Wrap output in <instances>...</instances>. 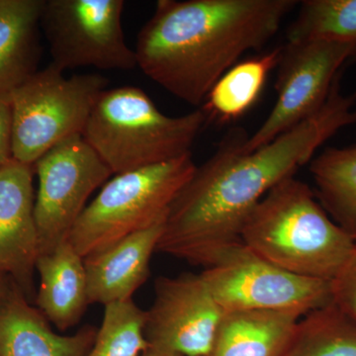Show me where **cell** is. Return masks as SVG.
<instances>
[{"label":"cell","mask_w":356,"mask_h":356,"mask_svg":"<svg viewBox=\"0 0 356 356\" xmlns=\"http://www.w3.org/2000/svg\"><path fill=\"white\" fill-rule=\"evenodd\" d=\"M339 81L322 108L266 146L245 151L250 136L232 129L172 203L156 252L202 266L217 250L241 241L243 225L269 191L356 124V92L344 95Z\"/></svg>","instance_id":"obj_1"},{"label":"cell","mask_w":356,"mask_h":356,"mask_svg":"<svg viewBox=\"0 0 356 356\" xmlns=\"http://www.w3.org/2000/svg\"><path fill=\"white\" fill-rule=\"evenodd\" d=\"M297 0H159L138 34L137 65L182 102L202 105L220 77L273 39Z\"/></svg>","instance_id":"obj_2"},{"label":"cell","mask_w":356,"mask_h":356,"mask_svg":"<svg viewBox=\"0 0 356 356\" xmlns=\"http://www.w3.org/2000/svg\"><path fill=\"white\" fill-rule=\"evenodd\" d=\"M241 241L274 266L302 277L332 282L350 259L355 236L339 227L310 187L290 177L259 201Z\"/></svg>","instance_id":"obj_3"},{"label":"cell","mask_w":356,"mask_h":356,"mask_svg":"<svg viewBox=\"0 0 356 356\" xmlns=\"http://www.w3.org/2000/svg\"><path fill=\"white\" fill-rule=\"evenodd\" d=\"M207 121L201 108L168 116L143 89L121 86L102 91L83 138L112 175H119L191 154Z\"/></svg>","instance_id":"obj_4"},{"label":"cell","mask_w":356,"mask_h":356,"mask_svg":"<svg viewBox=\"0 0 356 356\" xmlns=\"http://www.w3.org/2000/svg\"><path fill=\"white\" fill-rule=\"evenodd\" d=\"M191 154L115 175L86 206L69 241L86 259L127 236L165 222L172 203L196 170Z\"/></svg>","instance_id":"obj_5"},{"label":"cell","mask_w":356,"mask_h":356,"mask_svg":"<svg viewBox=\"0 0 356 356\" xmlns=\"http://www.w3.org/2000/svg\"><path fill=\"white\" fill-rule=\"evenodd\" d=\"M108 79L99 74L65 77L54 65L14 89L13 156L33 165L54 147L83 136L91 111Z\"/></svg>","instance_id":"obj_6"},{"label":"cell","mask_w":356,"mask_h":356,"mask_svg":"<svg viewBox=\"0 0 356 356\" xmlns=\"http://www.w3.org/2000/svg\"><path fill=\"white\" fill-rule=\"evenodd\" d=\"M200 273L224 313L283 311L305 316L332 303L331 282L288 273L242 241L208 257Z\"/></svg>","instance_id":"obj_7"},{"label":"cell","mask_w":356,"mask_h":356,"mask_svg":"<svg viewBox=\"0 0 356 356\" xmlns=\"http://www.w3.org/2000/svg\"><path fill=\"white\" fill-rule=\"evenodd\" d=\"M123 0H44L40 27L58 70H132L135 50L122 27Z\"/></svg>","instance_id":"obj_8"},{"label":"cell","mask_w":356,"mask_h":356,"mask_svg":"<svg viewBox=\"0 0 356 356\" xmlns=\"http://www.w3.org/2000/svg\"><path fill=\"white\" fill-rule=\"evenodd\" d=\"M356 57V44L287 42L282 47L275 81V104L245 144L248 152L266 146L322 108L343 67Z\"/></svg>","instance_id":"obj_9"},{"label":"cell","mask_w":356,"mask_h":356,"mask_svg":"<svg viewBox=\"0 0 356 356\" xmlns=\"http://www.w3.org/2000/svg\"><path fill=\"white\" fill-rule=\"evenodd\" d=\"M33 168L39 179L35 220L40 254H47L69 241L88 198L112 172L83 136L54 147Z\"/></svg>","instance_id":"obj_10"},{"label":"cell","mask_w":356,"mask_h":356,"mask_svg":"<svg viewBox=\"0 0 356 356\" xmlns=\"http://www.w3.org/2000/svg\"><path fill=\"white\" fill-rule=\"evenodd\" d=\"M222 316L200 274L161 276L146 311L145 336L149 346L184 356H209Z\"/></svg>","instance_id":"obj_11"},{"label":"cell","mask_w":356,"mask_h":356,"mask_svg":"<svg viewBox=\"0 0 356 356\" xmlns=\"http://www.w3.org/2000/svg\"><path fill=\"white\" fill-rule=\"evenodd\" d=\"M33 170L14 159L0 166V271L27 288L40 254Z\"/></svg>","instance_id":"obj_12"},{"label":"cell","mask_w":356,"mask_h":356,"mask_svg":"<svg viewBox=\"0 0 356 356\" xmlns=\"http://www.w3.org/2000/svg\"><path fill=\"white\" fill-rule=\"evenodd\" d=\"M165 222L84 259L89 305L106 306L132 299L149 278L152 255L156 252Z\"/></svg>","instance_id":"obj_13"},{"label":"cell","mask_w":356,"mask_h":356,"mask_svg":"<svg viewBox=\"0 0 356 356\" xmlns=\"http://www.w3.org/2000/svg\"><path fill=\"white\" fill-rule=\"evenodd\" d=\"M96 332L86 325L72 336H60L17 290L7 287L0 297V356H86Z\"/></svg>","instance_id":"obj_14"},{"label":"cell","mask_w":356,"mask_h":356,"mask_svg":"<svg viewBox=\"0 0 356 356\" xmlns=\"http://www.w3.org/2000/svg\"><path fill=\"white\" fill-rule=\"evenodd\" d=\"M35 269L40 275L36 303L44 317L63 332L79 324L89 305L83 257L67 241L40 254Z\"/></svg>","instance_id":"obj_15"},{"label":"cell","mask_w":356,"mask_h":356,"mask_svg":"<svg viewBox=\"0 0 356 356\" xmlns=\"http://www.w3.org/2000/svg\"><path fill=\"white\" fill-rule=\"evenodd\" d=\"M44 0H0V95L36 74Z\"/></svg>","instance_id":"obj_16"},{"label":"cell","mask_w":356,"mask_h":356,"mask_svg":"<svg viewBox=\"0 0 356 356\" xmlns=\"http://www.w3.org/2000/svg\"><path fill=\"white\" fill-rule=\"evenodd\" d=\"M302 317L293 312H227L209 356H280Z\"/></svg>","instance_id":"obj_17"},{"label":"cell","mask_w":356,"mask_h":356,"mask_svg":"<svg viewBox=\"0 0 356 356\" xmlns=\"http://www.w3.org/2000/svg\"><path fill=\"white\" fill-rule=\"evenodd\" d=\"M282 47L247 58L225 72L208 93L202 109L208 120L235 121L247 113L261 96L270 72L280 62Z\"/></svg>","instance_id":"obj_18"},{"label":"cell","mask_w":356,"mask_h":356,"mask_svg":"<svg viewBox=\"0 0 356 356\" xmlns=\"http://www.w3.org/2000/svg\"><path fill=\"white\" fill-rule=\"evenodd\" d=\"M316 197L330 217L355 235L356 232V142L327 147L310 161Z\"/></svg>","instance_id":"obj_19"},{"label":"cell","mask_w":356,"mask_h":356,"mask_svg":"<svg viewBox=\"0 0 356 356\" xmlns=\"http://www.w3.org/2000/svg\"><path fill=\"white\" fill-rule=\"evenodd\" d=\"M280 356H356V322L334 303L300 318Z\"/></svg>","instance_id":"obj_20"},{"label":"cell","mask_w":356,"mask_h":356,"mask_svg":"<svg viewBox=\"0 0 356 356\" xmlns=\"http://www.w3.org/2000/svg\"><path fill=\"white\" fill-rule=\"evenodd\" d=\"M290 25L287 42L356 44V0H303Z\"/></svg>","instance_id":"obj_21"},{"label":"cell","mask_w":356,"mask_h":356,"mask_svg":"<svg viewBox=\"0 0 356 356\" xmlns=\"http://www.w3.org/2000/svg\"><path fill=\"white\" fill-rule=\"evenodd\" d=\"M102 327L86 356H139L149 348L145 325L146 311L128 301L104 306Z\"/></svg>","instance_id":"obj_22"},{"label":"cell","mask_w":356,"mask_h":356,"mask_svg":"<svg viewBox=\"0 0 356 356\" xmlns=\"http://www.w3.org/2000/svg\"><path fill=\"white\" fill-rule=\"evenodd\" d=\"M355 247L339 275L331 282L332 302L356 322V232Z\"/></svg>","instance_id":"obj_23"},{"label":"cell","mask_w":356,"mask_h":356,"mask_svg":"<svg viewBox=\"0 0 356 356\" xmlns=\"http://www.w3.org/2000/svg\"><path fill=\"white\" fill-rule=\"evenodd\" d=\"M13 128L10 95H0V166L13 159Z\"/></svg>","instance_id":"obj_24"},{"label":"cell","mask_w":356,"mask_h":356,"mask_svg":"<svg viewBox=\"0 0 356 356\" xmlns=\"http://www.w3.org/2000/svg\"><path fill=\"white\" fill-rule=\"evenodd\" d=\"M142 356H184L179 353H173V351L163 350V348H154V346H149L147 350L143 353Z\"/></svg>","instance_id":"obj_25"},{"label":"cell","mask_w":356,"mask_h":356,"mask_svg":"<svg viewBox=\"0 0 356 356\" xmlns=\"http://www.w3.org/2000/svg\"><path fill=\"white\" fill-rule=\"evenodd\" d=\"M6 288V281H4V273H2L1 271H0V297L4 294Z\"/></svg>","instance_id":"obj_26"}]
</instances>
